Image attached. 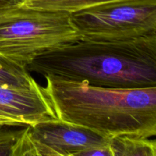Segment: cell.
Listing matches in <instances>:
<instances>
[{
	"label": "cell",
	"mask_w": 156,
	"mask_h": 156,
	"mask_svg": "<svg viewBox=\"0 0 156 156\" xmlns=\"http://www.w3.org/2000/svg\"><path fill=\"white\" fill-rule=\"evenodd\" d=\"M81 39L69 12L18 2L0 9V57L15 66L27 69L43 53Z\"/></svg>",
	"instance_id": "obj_3"
},
{
	"label": "cell",
	"mask_w": 156,
	"mask_h": 156,
	"mask_svg": "<svg viewBox=\"0 0 156 156\" xmlns=\"http://www.w3.org/2000/svg\"><path fill=\"white\" fill-rule=\"evenodd\" d=\"M0 115L23 125L59 120L44 86L0 84Z\"/></svg>",
	"instance_id": "obj_6"
},
{
	"label": "cell",
	"mask_w": 156,
	"mask_h": 156,
	"mask_svg": "<svg viewBox=\"0 0 156 156\" xmlns=\"http://www.w3.org/2000/svg\"><path fill=\"white\" fill-rule=\"evenodd\" d=\"M27 69L105 88L155 87L156 33L129 39H81L43 53Z\"/></svg>",
	"instance_id": "obj_1"
},
{
	"label": "cell",
	"mask_w": 156,
	"mask_h": 156,
	"mask_svg": "<svg viewBox=\"0 0 156 156\" xmlns=\"http://www.w3.org/2000/svg\"><path fill=\"white\" fill-rule=\"evenodd\" d=\"M35 82L27 69L14 65L0 57V84L25 87Z\"/></svg>",
	"instance_id": "obj_10"
},
{
	"label": "cell",
	"mask_w": 156,
	"mask_h": 156,
	"mask_svg": "<svg viewBox=\"0 0 156 156\" xmlns=\"http://www.w3.org/2000/svg\"><path fill=\"white\" fill-rule=\"evenodd\" d=\"M113 0H20V4L33 9L73 12Z\"/></svg>",
	"instance_id": "obj_8"
},
{
	"label": "cell",
	"mask_w": 156,
	"mask_h": 156,
	"mask_svg": "<svg viewBox=\"0 0 156 156\" xmlns=\"http://www.w3.org/2000/svg\"><path fill=\"white\" fill-rule=\"evenodd\" d=\"M27 125L0 124V156H21Z\"/></svg>",
	"instance_id": "obj_9"
},
{
	"label": "cell",
	"mask_w": 156,
	"mask_h": 156,
	"mask_svg": "<svg viewBox=\"0 0 156 156\" xmlns=\"http://www.w3.org/2000/svg\"><path fill=\"white\" fill-rule=\"evenodd\" d=\"M109 149L112 156H156V139L114 136Z\"/></svg>",
	"instance_id": "obj_7"
},
{
	"label": "cell",
	"mask_w": 156,
	"mask_h": 156,
	"mask_svg": "<svg viewBox=\"0 0 156 156\" xmlns=\"http://www.w3.org/2000/svg\"><path fill=\"white\" fill-rule=\"evenodd\" d=\"M111 138L60 120L27 125L24 156H85L108 146Z\"/></svg>",
	"instance_id": "obj_5"
},
{
	"label": "cell",
	"mask_w": 156,
	"mask_h": 156,
	"mask_svg": "<svg viewBox=\"0 0 156 156\" xmlns=\"http://www.w3.org/2000/svg\"><path fill=\"white\" fill-rule=\"evenodd\" d=\"M0 124H11V125H23L20 124V123H17L15 120H12V119L9 118L5 116L0 115Z\"/></svg>",
	"instance_id": "obj_11"
},
{
	"label": "cell",
	"mask_w": 156,
	"mask_h": 156,
	"mask_svg": "<svg viewBox=\"0 0 156 156\" xmlns=\"http://www.w3.org/2000/svg\"><path fill=\"white\" fill-rule=\"evenodd\" d=\"M20 0H0V9L19 2Z\"/></svg>",
	"instance_id": "obj_12"
},
{
	"label": "cell",
	"mask_w": 156,
	"mask_h": 156,
	"mask_svg": "<svg viewBox=\"0 0 156 156\" xmlns=\"http://www.w3.org/2000/svg\"><path fill=\"white\" fill-rule=\"evenodd\" d=\"M59 120L108 137L156 136V86L114 88L46 76Z\"/></svg>",
	"instance_id": "obj_2"
},
{
	"label": "cell",
	"mask_w": 156,
	"mask_h": 156,
	"mask_svg": "<svg viewBox=\"0 0 156 156\" xmlns=\"http://www.w3.org/2000/svg\"><path fill=\"white\" fill-rule=\"evenodd\" d=\"M87 40H122L156 33V0H113L71 13Z\"/></svg>",
	"instance_id": "obj_4"
}]
</instances>
